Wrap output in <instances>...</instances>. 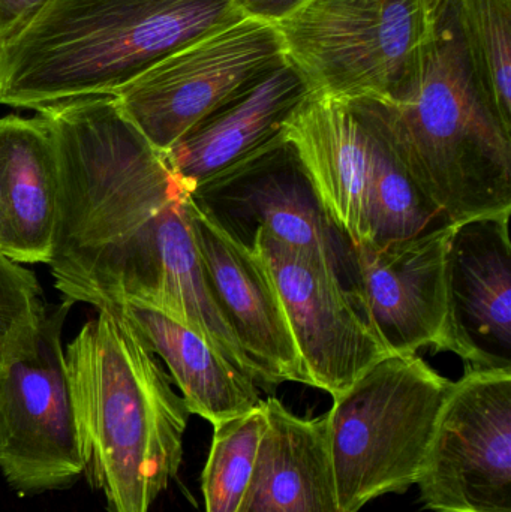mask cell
<instances>
[{
    "instance_id": "1",
    "label": "cell",
    "mask_w": 511,
    "mask_h": 512,
    "mask_svg": "<svg viewBox=\"0 0 511 512\" xmlns=\"http://www.w3.org/2000/svg\"><path fill=\"white\" fill-rule=\"evenodd\" d=\"M57 153L56 224L48 265L65 303H137L203 337L248 370L204 273L189 192L114 96L39 111Z\"/></svg>"
},
{
    "instance_id": "2",
    "label": "cell",
    "mask_w": 511,
    "mask_h": 512,
    "mask_svg": "<svg viewBox=\"0 0 511 512\" xmlns=\"http://www.w3.org/2000/svg\"><path fill=\"white\" fill-rule=\"evenodd\" d=\"M240 17L236 0H47L0 42V104L39 113L116 96L174 51Z\"/></svg>"
},
{
    "instance_id": "3",
    "label": "cell",
    "mask_w": 511,
    "mask_h": 512,
    "mask_svg": "<svg viewBox=\"0 0 511 512\" xmlns=\"http://www.w3.org/2000/svg\"><path fill=\"white\" fill-rule=\"evenodd\" d=\"M365 101L447 224L511 212V132L476 86L450 0L396 89Z\"/></svg>"
},
{
    "instance_id": "4",
    "label": "cell",
    "mask_w": 511,
    "mask_h": 512,
    "mask_svg": "<svg viewBox=\"0 0 511 512\" xmlns=\"http://www.w3.org/2000/svg\"><path fill=\"white\" fill-rule=\"evenodd\" d=\"M66 372L110 512H149L176 478L188 411L158 357L113 309L68 343Z\"/></svg>"
},
{
    "instance_id": "5",
    "label": "cell",
    "mask_w": 511,
    "mask_h": 512,
    "mask_svg": "<svg viewBox=\"0 0 511 512\" xmlns=\"http://www.w3.org/2000/svg\"><path fill=\"white\" fill-rule=\"evenodd\" d=\"M453 384L416 354H390L333 399L324 417L342 512L416 486Z\"/></svg>"
},
{
    "instance_id": "6",
    "label": "cell",
    "mask_w": 511,
    "mask_h": 512,
    "mask_svg": "<svg viewBox=\"0 0 511 512\" xmlns=\"http://www.w3.org/2000/svg\"><path fill=\"white\" fill-rule=\"evenodd\" d=\"M443 6L426 0H305L275 24L285 60L309 92L342 101L381 99L434 35Z\"/></svg>"
},
{
    "instance_id": "7",
    "label": "cell",
    "mask_w": 511,
    "mask_h": 512,
    "mask_svg": "<svg viewBox=\"0 0 511 512\" xmlns=\"http://www.w3.org/2000/svg\"><path fill=\"white\" fill-rule=\"evenodd\" d=\"M71 307L47 309L35 339L0 369V471L21 495L66 486L90 463L62 348Z\"/></svg>"
},
{
    "instance_id": "8",
    "label": "cell",
    "mask_w": 511,
    "mask_h": 512,
    "mask_svg": "<svg viewBox=\"0 0 511 512\" xmlns=\"http://www.w3.org/2000/svg\"><path fill=\"white\" fill-rule=\"evenodd\" d=\"M191 203L222 234L255 252L261 231L323 259L356 306V246L324 209L290 140L266 146L189 192Z\"/></svg>"
},
{
    "instance_id": "9",
    "label": "cell",
    "mask_w": 511,
    "mask_h": 512,
    "mask_svg": "<svg viewBox=\"0 0 511 512\" xmlns=\"http://www.w3.org/2000/svg\"><path fill=\"white\" fill-rule=\"evenodd\" d=\"M284 65L276 24L243 15L174 51L114 99L123 116L164 153L213 111Z\"/></svg>"
},
{
    "instance_id": "10",
    "label": "cell",
    "mask_w": 511,
    "mask_h": 512,
    "mask_svg": "<svg viewBox=\"0 0 511 512\" xmlns=\"http://www.w3.org/2000/svg\"><path fill=\"white\" fill-rule=\"evenodd\" d=\"M416 486L432 512H511V369L453 384Z\"/></svg>"
},
{
    "instance_id": "11",
    "label": "cell",
    "mask_w": 511,
    "mask_h": 512,
    "mask_svg": "<svg viewBox=\"0 0 511 512\" xmlns=\"http://www.w3.org/2000/svg\"><path fill=\"white\" fill-rule=\"evenodd\" d=\"M303 167L336 227L357 245L371 240L372 204L398 147L365 99L309 93L284 123Z\"/></svg>"
},
{
    "instance_id": "12",
    "label": "cell",
    "mask_w": 511,
    "mask_h": 512,
    "mask_svg": "<svg viewBox=\"0 0 511 512\" xmlns=\"http://www.w3.org/2000/svg\"><path fill=\"white\" fill-rule=\"evenodd\" d=\"M255 252L278 289L306 385L335 399L390 355L323 259L264 231Z\"/></svg>"
},
{
    "instance_id": "13",
    "label": "cell",
    "mask_w": 511,
    "mask_h": 512,
    "mask_svg": "<svg viewBox=\"0 0 511 512\" xmlns=\"http://www.w3.org/2000/svg\"><path fill=\"white\" fill-rule=\"evenodd\" d=\"M511 212L452 225L438 351L468 369H511Z\"/></svg>"
},
{
    "instance_id": "14",
    "label": "cell",
    "mask_w": 511,
    "mask_h": 512,
    "mask_svg": "<svg viewBox=\"0 0 511 512\" xmlns=\"http://www.w3.org/2000/svg\"><path fill=\"white\" fill-rule=\"evenodd\" d=\"M452 225L386 245H357L356 309L389 354L440 348Z\"/></svg>"
},
{
    "instance_id": "15",
    "label": "cell",
    "mask_w": 511,
    "mask_h": 512,
    "mask_svg": "<svg viewBox=\"0 0 511 512\" xmlns=\"http://www.w3.org/2000/svg\"><path fill=\"white\" fill-rule=\"evenodd\" d=\"M189 222L210 288L257 370L258 384H305L278 289L261 256L228 239L191 200Z\"/></svg>"
},
{
    "instance_id": "16",
    "label": "cell",
    "mask_w": 511,
    "mask_h": 512,
    "mask_svg": "<svg viewBox=\"0 0 511 512\" xmlns=\"http://www.w3.org/2000/svg\"><path fill=\"white\" fill-rule=\"evenodd\" d=\"M309 93L287 63L197 123L162 153L164 161L191 192L278 137Z\"/></svg>"
},
{
    "instance_id": "17",
    "label": "cell",
    "mask_w": 511,
    "mask_h": 512,
    "mask_svg": "<svg viewBox=\"0 0 511 512\" xmlns=\"http://www.w3.org/2000/svg\"><path fill=\"white\" fill-rule=\"evenodd\" d=\"M264 408L267 429L239 512H342L326 417H297L275 397Z\"/></svg>"
},
{
    "instance_id": "18",
    "label": "cell",
    "mask_w": 511,
    "mask_h": 512,
    "mask_svg": "<svg viewBox=\"0 0 511 512\" xmlns=\"http://www.w3.org/2000/svg\"><path fill=\"white\" fill-rule=\"evenodd\" d=\"M59 168L53 134L39 114L0 119V204L8 233L6 256L48 264L56 224Z\"/></svg>"
},
{
    "instance_id": "19",
    "label": "cell",
    "mask_w": 511,
    "mask_h": 512,
    "mask_svg": "<svg viewBox=\"0 0 511 512\" xmlns=\"http://www.w3.org/2000/svg\"><path fill=\"white\" fill-rule=\"evenodd\" d=\"M108 309L116 310L164 361L191 414L215 427L263 403L257 382L185 325L143 304L122 303Z\"/></svg>"
},
{
    "instance_id": "20",
    "label": "cell",
    "mask_w": 511,
    "mask_h": 512,
    "mask_svg": "<svg viewBox=\"0 0 511 512\" xmlns=\"http://www.w3.org/2000/svg\"><path fill=\"white\" fill-rule=\"evenodd\" d=\"M476 86L511 132V0H450Z\"/></svg>"
},
{
    "instance_id": "21",
    "label": "cell",
    "mask_w": 511,
    "mask_h": 512,
    "mask_svg": "<svg viewBox=\"0 0 511 512\" xmlns=\"http://www.w3.org/2000/svg\"><path fill=\"white\" fill-rule=\"evenodd\" d=\"M213 429L212 448L203 472L206 512H239L267 429L264 400L248 414Z\"/></svg>"
},
{
    "instance_id": "22",
    "label": "cell",
    "mask_w": 511,
    "mask_h": 512,
    "mask_svg": "<svg viewBox=\"0 0 511 512\" xmlns=\"http://www.w3.org/2000/svg\"><path fill=\"white\" fill-rule=\"evenodd\" d=\"M47 309L35 273L0 254V369L35 339Z\"/></svg>"
},
{
    "instance_id": "23",
    "label": "cell",
    "mask_w": 511,
    "mask_h": 512,
    "mask_svg": "<svg viewBox=\"0 0 511 512\" xmlns=\"http://www.w3.org/2000/svg\"><path fill=\"white\" fill-rule=\"evenodd\" d=\"M47 0H0V42L26 26Z\"/></svg>"
},
{
    "instance_id": "24",
    "label": "cell",
    "mask_w": 511,
    "mask_h": 512,
    "mask_svg": "<svg viewBox=\"0 0 511 512\" xmlns=\"http://www.w3.org/2000/svg\"><path fill=\"white\" fill-rule=\"evenodd\" d=\"M305 0H236L243 15L278 23Z\"/></svg>"
},
{
    "instance_id": "25",
    "label": "cell",
    "mask_w": 511,
    "mask_h": 512,
    "mask_svg": "<svg viewBox=\"0 0 511 512\" xmlns=\"http://www.w3.org/2000/svg\"><path fill=\"white\" fill-rule=\"evenodd\" d=\"M8 252V233H6L5 216H3L2 204H0V254Z\"/></svg>"
},
{
    "instance_id": "26",
    "label": "cell",
    "mask_w": 511,
    "mask_h": 512,
    "mask_svg": "<svg viewBox=\"0 0 511 512\" xmlns=\"http://www.w3.org/2000/svg\"><path fill=\"white\" fill-rule=\"evenodd\" d=\"M426 2L432 3L434 6H438V8H441V6L446 3V0H426Z\"/></svg>"
}]
</instances>
